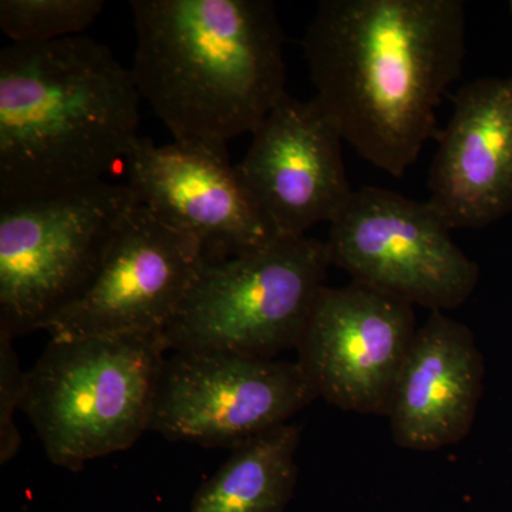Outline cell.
Wrapping results in <instances>:
<instances>
[{
  "label": "cell",
  "instance_id": "obj_15",
  "mask_svg": "<svg viewBox=\"0 0 512 512\" xmlns=\"http://www.w3.org/2000/svg\"><path fill=\"white\" fill-rule=\"evenodd\" d=\"M299 441L298 424L288 423L232 448L190 512H285L298 481Z\"/></svg>",
  "mask_w": 512,
  "mask_h": 512
},
{
  "label": "cell",
  "instance_id": "obj_16",
  "mask_svg": "<svg viewBox=\"0 0 512 512\" xmlns=\"http://www.w3.org/2000/svg\"><path fill=\"white\" fill-rule=\"evenodd\" d=\"M101 0H2L0 29L12 43H46L84 35L103 12Z\"/></svg>",
  "mask_w": 512,
  "mask_h": 512
},
{
  "label": "cell",
  "instance_id": "obj_8",
  "mask_svg": "<svg viewBox=\"0 0 512 512\" xmlns=\"http://www.w3.org/2000/svg\"><path fill=\"white\" fill-rule=\"evenodd\" d=\"M318 397L298 362L174 352L164 362L150 431L232 450L288 424Z\"/></svg>",
  "mask_w": 512,
  "mask_h": 512
},
{
  "label": "cell",
  "instance_id": "obj_17",
  "mask_svg": "<svg viewBox=\"0 0 512 512\" xmlns=\"http://www.w3.org/2000/svg\"><path fill=\"white\" fill-rule=\"evenodd\" d=\"M13 340L0 333V463L9 464L19 453L22 437L16 426V413L23 410L26 375Z\"/></svg>",
  "mask_w": 512,
  "mask_h": 512
},
{
  "label": "cell",
  "instance_id": "obj_5",
  "mask_svg": "<svg viewBox=\"0 0 512 512\" xmlns=\"http://www.w3.org/2000/svg\"><path fill=\"white\" fill-rule=\"evenodd\" d=\"M330 265L326 241L311 237L205 262L164 329L165 348L265 359L296 350Z\"/></svg>",
  "mask_w": 512,
  "mask_h": 512
},
{
  "label": "cell",
  "instance_id": "obj_1",
  "mask_svg": "<svg viewBox=\"0 0 512 512\" xmlns=\"http://www.w3.org/2000/svg\"><path fill=\"white\" fill-rule=\"evenodd\" d=\"M315 100L340 136L393 177L419 158L461 76V0H322L305 39Z\"/></svg>",
  "mask_w": 512,
  "mask_h": 512
},
{
  "label": "cell",
  "instance_id": "obj_7",
  "mask_svg": "<svg viewBox=\"0 0 512 512\" xmlns=\"http://www.w3.org/2000/svg\"><path fill=\"white\" fill-rule=\"evenodd\" d=\"M427 201L379 187L353 191L332 221V265L380 291L431 312L456 309L473 295L480 268Z\"/></svg>",
  "mask_w": 512,
  "mask_h": 512
},
{
  "label": "cell",
  "instance_id": "obj_12",
  "mask_svg": "<svg viewBox=\"0 0 512 512\" xmlns=\"http://www.w3.org/2000/svg\"><path fill=\"white\" fill-rule=\"evenodd\" d=\"M338 127L315 97L286 93L252 133L239 177L276 237H306L332 221L353 194Z\"/></svg>",
  "mask_w": 512,
  "mask_h": 512
},
{
  "label": "cell",
  "instance_id": "obj_14",
  "mask_svg": "<svg viewBox=\"0 0 512 512\" xmlns=\"http://www.w3.org/2000/svg\"><path fill=\"white\" fill-rule=\"evenodd\" d=\"M484 359L464 323L431 312L402 367L389 420L397 446L436 451L466 439L483 394Z\"/></svg>",
  "mask_w": 512,
  "mask_h": 512
},
{
  "label": "cell",
  "instance_id": "obj_4",
  "mask_svg": "<svg viewBox=\"0 0 512 512\" xmlns=\"http://www.w3.org/2000/svg\"><path fill=\"white\" fill-rule=\"evenodd\" d=\"M163 333L52 340L26 375L23 412L52 464L80 471L150 430Z\"/></svg>",
  "mask_w": 512,
  "mask_h": 512
},
{
  "label": "cell",
  "instance_id": "obj_10",
  "mask_svg": "<svg viewBox=\"0 0 512 512\" xmlns=\"http://www.w3.org/2000/svg\"><path fill=\"white\" fill-rule=\"evenodd\" d=\"M204 264L194 239L138 204L121 222L92 284L45 330L52 340L163 333Z\"/></svg>",
  "mask_w": 512,
  "mask_h": 512
},
{
  "label": "cell",
  "instance_id": "obj_11",
  "mask_svg": "<svg viewBox=\"0 0 512 512\" xmlns=\"http://www.w3.org/2000/svg\"><path fill=\"white\" fill-rule=\"evenodd\" d=\"M138 204L194 239L205 262H221L271 244L276 234L231 163L225 144L157 146L140 137L127 160Z\"/></svg>",
  "mask_w": 512,
  "mask_h": 512
},
{
  "label": "cell",
  "instance_id": "obj_3",
  "mask_svg": "<svg viewBox=\"0 0 512 512\" xmlns=\"http://www.w3.org/2000/svg\"><path fill=\"white\" fill-rule=\"evenodd\" d=\"M141 99L180 143L254 133L286 94L285 36L269 0H133Z\"/></svg>",
  "mask_w": 512,
  "mask_h": 512
},
{
  "label": "cell",
  "instance_id": "obj_6",
  "mask_svg": "<svg viewBox=\"0 0 512 512\" xmlns=\"http://www.w3.org/2000/svg\"><path fill=\"white\" fill-rule=\"evenodd\" d=\"M138 201L109 181L0 202V333L45 330L92 284Z\"/></svg>",
  "mask_w": 512,
  "mask_h": 512
},
{
  "label": "cell",
  "instance_id": "obj_13",
  "mask_svg": "<svg viewBox=\"0 0 512 512\" xmlns=\"http://www.w3.org/2000/svg\"><path fill=\"white\" fill-rule=\"evenodd\" d=\"M453 101L427 202L451 229L488 227L512 211V76L474 80Z\"/></svg>",
  "mask_w": 512,
  "mask_h": 512
},
{
  "label": "cell",
  "instance_id": "obj_18",
  "mask_svg": "<svg viewBox=\"0 0 512 512\" xmlns=\"http://www.w3.org/2000/svg\"><path fill=\"white\" fill-rule=\"evenodd\" d=\"M510 9H511V12H512V2L510 3Z\"/></svg>",
  "mask_w": 512,
  "mask_h": 512
},
{
  "label": "cell",
  "instance_id": "obj_9",
  "mask_svg": "<svg viewBox=\"0 0 512 512\" xmlns=\"http://www.w3.org/2000/svg\"><path fill=\"white\" fill-rule=\"evenodd\" d=\"M417 330L412 303L362 282L325 286L296 362L332 406L387 417Z\"/></svg>",
  "mask_w": 512,
  "mask_h": 512
},
{
  "label": "cell",
  "instance_id": "obj_2",
  "mask_svg": "<svg viewBox=\"0 0 512 512\" xmlns=\"http://www.w3.org/2000/svg\"><path fill=\"white\" fill-rule=\"evenodd\" d=\"M133 72L93 37L0 52V202L104 181L137 141Z\"/></svg>",
  "mask_w": 512,
  "mask_h": 512
}]
</instances>
